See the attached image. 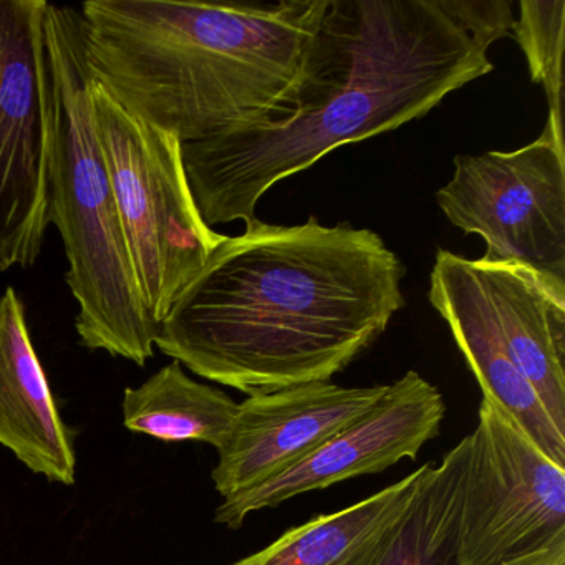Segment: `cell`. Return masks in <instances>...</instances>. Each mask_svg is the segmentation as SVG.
I'll use <instances>...</instances> for the list:
<instances>
[{
	"label": "cell",
	"instance_id": "6da1fadb",
	"mask_svg": "<svg viewBox=\"0 0 565 565\" xmlns=\"http://www.w3.org/2000/svg\"><path fill=\"white\" fill-rule=\"evenodd\" d=\"M514 22L509 0H329L284 108L181 147L201 220L247 226L280 181L425 117L491 74Z\"/></svg>",
	"mask_w": 565,
	"mask_h": 565
},
{
	"label": "cell",
	"instance_id": "7a4b0ae2",
	"mask_svg": "<svg viewBox=\"0 0 565 565\" xmlns=\"http://www.w3.org/2000/svg\"><path fill=\"white\" fill-rule=\"evenodd\" d=\"M405 274L373 231L256 220L214 250L154 345L247 396L330 382L405 307Z\"/></svg>",
	"mask_w": 565,
	"mask_h": 565
},
{
	"label": "cell",
	"instance_id": "3957f363",
	"mask_svg": "<svg viewBox=\"0 0 565 565\" xmlns=\"http://www.w3.org/2000/svg\"><path fill=\"white\" fill-rule=\"evenodd\" d=\"M327 4L90 0L78 19L95 81L130 114L191 143L284 108Z\"/></svg>",
	"mask_w": 565,
	"mask_h": 565
},
{
	"label": "cell",
	"instance_id": "277c9868",
	"mask_svg": "<svg viewBox=\"0 0 565 565\" xmlns=\"http://www.w3.org/2000/svg\"><path fill=\"white\" fill-rule=\"evenodd\" d=\"M51 98L49 220L67 254L65 280L78 303L82 345L145 366L158 326L141 300L104 150L95 130L94 75L77 9L47 4L44 21Z\"/></svg>",
	"mask_w": 565,
	"mask_h": 565
},
{
	"label": "cell",
	"instance_id": "5b68a950",
	"mask_svg": "<svg viewBox=\"0 0 565 565\" xmlns=\"http://www.w3.org/2000/svg\"><path fill=\"white\" fill-rule=\"evenodd\" d=\"M90 100L138 290L160 327L227 236L201 220L174 135L130 114L95 78Z\"/></svg>",
	"mask_w": 565,
	"mask_h": 565
},
{
	"label": "cell",
	"instance_id": "8992f818",
	"mask_svg": "<svg viewBox=\"0 0 565 565\" xmlns=\"http://www.w3.org/2000/svg\"><path fill=\"white\" fill-rule=\"evenodd\" d=\"M466 439L456 565H565V468L488 396Z\"/></svg>",
	"mask_w": 565,
	"mask_h": 565
},
{
	"label": "cell",
	"instance_id": "52a82bcc",
	"mask_svg": "<svg viewBox=\"0 0 565 565\" xmlns=\"http://www.w3.org/2000/svg\"><path fill=\"white\" fill-rule=\"evenodd\" d=\"M435 200L452 226L482 237L481 259L521 264L565 290V143L551 131L508 153L458 154Z\"/></svg>",
	"mask_w": 565,
	"mask_h": 565
},
{
	"label": "cell",
	"instance_id": "ba28073f",
	"mask_svg": "<svg viewBox=\"0 0 565 565\" xmlns=\"http://www.w3.org/2000/svg\"><path fill=\"white\" fill-rule=\"evenodd\" d=\"M45 0H0V270L32 267L49 224Z\"/></svg>",
	"mask_w": 565,
	"mask_h": 565
},
{
	"label": "cell",
	"instance_id": "9c48e42d",
	"mask_svg": "<svg viewBox=\"0 0 565 565\" xmlns=\"http://www.w3.org/2000/svg\"><path fill=\"white\" fill-rule=\"evenodd\" d=\"M445 399L418 372H406L362 418L323 443L279 478L244 494L223 499L214 521L243 527L247 515L277 508L307 492L320 491L359 476L379 475L402 459H416L439 435Z\"/></svg>",
	"mask_w": 565,
	"mask_h": 565
},
{
	"label": "cell",
	"instance_id": "30bf717a",
	"mask_svg": "<svg viewBox=\"0 0 565 565\" xmlns=\"http://www.w3.org/2000/svg\"><path fill=\"white\" fill-rule=\"evenodd\" d=\"M386 390L313 382L247 396L217 449L214 488L230 499L279 478L366 415Z\"/></svg>",
	"mask_w": 565,
	"mask_h": 565
},
{
	"label": "cell",
	"instance_id": "8fae6325",
	"mask_svg": "<svg viewBox=\"0 0 565 565\" xmlns=\"http://www.w3.org/2000/svg\"><path fill=\"white\" fill-rule=\"evenodd\" d=\"M433 269L481 312L565 433V290L521 264L466 259L443 249Z\"/></svg>",
	"mask_w": 565,
	"mask_h": 565
},
{
	"label": "cell",
	"instance_id": "7c38bea8",
	"mask_svg": "<svg viewBox=\"0 0 565 565\" xmlns=\"http://www.w3.org/2000/svg\"><path fill=\"white\" fill-rule=\"evenodd\" d=\"M0 445L51 482L75 484L74 433L62 419L12 287L0 297Z\"/></svg>",
	"mask_w": 565,
	"mask_h": 565
},
{
	"label": "cell",
	"instance_id": "4fadbf2b",
	"mask_svg": "<svg viewBox=\"0 0 565 565\" xmlns=\"http://www.w3.org/2000/svg\"><path fill=\"white\" fill-rule=\"evenodd\" d=\"M433 462L356 504L317 515L230 565H379Z\"/></svg>",
	"mask_w": 565,
	"mask_h": 565
},
{
	"label": "cell",
	"instance_id": "5bb4252c",
	"mask_svg": "<svg viewBox=\"0 0 565 565\" xmlns=\"http://www.w3.org/2000/svg\"><path fill=\"white\" fill-rule=\"evenodd\" d=\"M428 299L448 323L482 396L502 406L547 458L565 468V433L554 425L534 386L512 362L481 312L436 269L429 277Z\"/></svg>",
	"mask_w": 565,
	"mask_h": 565
},
{
	"label": "cell",
	"instance_id": "9a60e30c",
	"mask_svg": "<svg viewBox=\"0 0 565 565\" xmlns=\"http://www.w3.org/2000/svg\"><path fill=\"white\" fill-rule=\"evenodd\" d=\"M237 406L227 393L190 379L177 360L138 388L125 390V428L164 443L200 441L220 449Z\"/></svg>",
	"mask_w": 565,
	"mask_h": 565
},
{
	"label": "cell",
	"instance_id": "2e32d148",
	"mask_svg": "<svg viewBox=\"0 0 565 565\" xmlns=\"http://www.w3.org/2000/svg\"><path fill=\"white\" fill-rule=\"evenodd\" d=\"M468 439L433 465L379 565H456Z\"/></svg>",
	"mask_w": 565,
	"mask_h": 565
},
{
	"label": "cell",
	"instance_id": "e0dca14e",
	"mask_svg": "<svg viewBox=\"0 0 565 565\" xmlns=\"http://www.w3.org/2000/svg\"><path fill=\"white\" fill-rule=\"evenodd\" d=\"M518 44L527 58L532 82L544 87L548 102L545 130L564 141L562 125V67H564V0H522L512 28Z\"/></svg>",
	"mask_w": 565,
	"mask_h": 565
}]
</instances>
